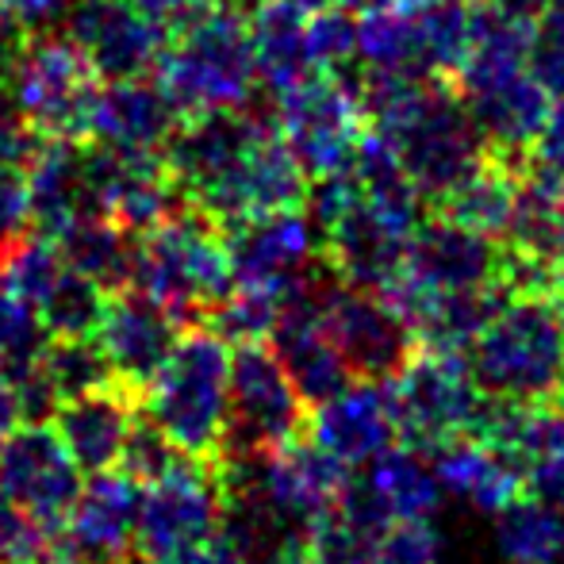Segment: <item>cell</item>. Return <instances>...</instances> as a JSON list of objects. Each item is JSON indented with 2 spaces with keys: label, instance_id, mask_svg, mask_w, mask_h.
Instances as JSON below:
<instances>
[{
  "label": "cell",
  "instance_id": "681fc988",
  "mask_svg": "<svg viewBox=\"0 0 564 564\" xmlns=\"http://www.w3.org/2000/svg\"><path fill=\"white\" fill-rule=\"evenodd\" d=\"M488 4L503 8V12L519 15V20H530V23H538V20H542V12H545V8L553 4V0H488Z\"/></svg>",
  "mask_w": 564,
  "mask_h": 564
},
{
  "label": "cell",
  "instance_id": "484cf974",
  "mask_svg": "<svg viewBox=\"0 0 564 564\" xmlns=\"http://www.w3.org/2000/svg\"><path fill=\"white\" fill-rule=\"evenodd\" d=\"M307 20L312 12L300 0H265L250 12L258 82L273 97L319 69L312 58V43H307Z\"/></svg>",
  "mask_w": 564,
  "mask_h": 564
},
{
  "label": "cell",
  "instance_id": "bcb514c9",
  "mask_svg": "<svg viewBox=\"0 0 564 564\" xmlns=\"http://www.w3.org/2000/svg\"><path fill=\"white\" fill-rule=\"evenodd\" d=\"M170 564H246V557L227 542L224 534H212L208 542H200L196 550L181 553V557L170 561Z\"/></svg>",
  "mask_w": 564,
  "mask_h": 564
},
{
  "label": "cell",
  "instance_id": "6da1fadb",
  "mask_svg": "<svg viewBox=\"0 0 564 564\" xmlns=\"http://www.w3.org/2000/svg\"><path fill=\"white\" fill-rule=\"evenodd\" d=\"M365 123L384 134L426 204H438L491 154L473 112L446 77L365 69L357 77Z\"/></svg>",
  "mask_w": 564,
  "mask_h": 564
},
{
  "label": "cell",
  "instance_id": "f546056e",
  "mask_svg": "<svg viewBox=\"0 0 564 564\" xmlns=\"http://www.w3.org/2000/svg\"><path fill=\"white\" fill-rule=\"evenodd\" d=\"M349 170H354L365 200L377 204L384 216L400 219V224L419 227L426 200H423V193L415 188V181H411L408 165L400 162V154H395V147L384 139V134H377L372 127H365L361 142H357L354 165H349Z\"/></svg>",
  "mask_w": 564,
  "mask_h": 564
},
{
  "label": "cell",
  "instance_id": "836d02e7",
  "mask_svg": "<svg viewBox=\"0 0 564 564\" xmlns=\"http://www.w3.org/2000/svg\"><path fill=\"white\" fill-rule=\"evenodd\" d=\"M43 372L58 403L69 400V395L93 392V388L116 384L112 361H108L100 338H46Z\"/></svg>",
  "mask_w": 564,
  "mask_h": 564
},
{
  "label": "cell",
  "instance_id": "7a4b0ae2",
  "mask_svg": "<svg viewBox=\"0 0 564 564\" xmlns=\"http://www.w3.org/2000/svg\"><path fill=\"white\" fill-rule=\"evenodd\" d=\"M465 361L476 384L496 400H557L564 388V319L553 296L511 292Z\"/></svg>",
  "mask_w": 564,
  "mask_h": 564
},
{
  "label": "cell",
  "instance_id": "83f0119b",
  "mask_svg": "<svg viewBox=\"0 0 564 564\" xmlns=\"http://www.w3.org/2000/svg\"><path fill=\"white\" fill-rule=\"evenodd\" d=\"M519 177H522L519 165L488 154L460 185H453L449 193L434 204V212L503 242L507 224H511L514 193H519Z\"/></svg>",
  "mask_w": 564,
  "mask_h": 564
},
{
  "label": "cell",
  "instance_id": "4316f807",
  "mask_svg": "<svg viewBox=\"0 0 564 564\" xmlns=\"http://www.w3.org/2000/svg\"><path fill=\"white\" fill-rule=\"evenodd\" d=\"M62 258L69 269L93 276L100 289L123 292L134 284V265H139V235L119 227L112 216H82L66 230L54 235Z\"/></svg>",
  "mask_w": 564,
  "mask_h": 564
},
{
  "label": "cell",
  "instance_id": "e575fe53",
  "mask_svg": "<svg viewBox=\"0 0 564 564\" xmlns=\"http://www.w3.org/2000/svg\"><path fill=\"white\" fill-rule=\"evenodd\" d=\"M284 292L276 289H253V284H235L227 292L224 304L208 315V327L224 335L230 346H246V341H269L281 319Z\"/></svg>",
  "mask_w": 564,
  "mask_h": 564
},
{
  "label": "cell",
  "instance_id": "74e56055",
  "mask_svg": "<svg viewBox=\"0 0 564 564\" xmlns=\"http://www.w3.org/2000/svg\"><path fill=\"white\" fill-rule=\"evenodd\" d=\"M46 338L51 335L39 319V307L28 304L0 273V365L43 354Z\"/></svg>",
  "mask_w": 564,
  "mask_h": 564
},
{
  "label": "cell",
  "instance_id": "7c38bea8",
  "mask_svg": "<svg viewBox=\"0 0 564 564\" xmlns=\"http://www.w3.org/2000/svg\"><path fill=\"white\" fill-rule=\"evenodd\" d=\"M0 488L35 522L66 527L85 484L54 423H28L0 446Z\"/></svg>",
  "mask_w": 564,
  "mask_h": 564
},
{
  "label": "cell",
  "instance_id": "7402d4cb",
  "mask_svg": "<svg viewBox=\"0 0 564 564\" xmlns=\"http://www.w3.org/2000/svg\"><path fill=\"white\" fill-rule=\"evenodd\" d=\"M142 484L123 468L93 473L66 519V538L89 564H119L134 550Z\"/></svg>",
  "mask_w": 564,
  "mask_h": 564
},
{
  "label": "cell",
  "instance_id": "f5cc1de1",
  "mask_svg": "<svg viewBox=\"0 0 564 564\" xmlns=\"http://www.w3.org/2000/svg\"><path fill=\"white\" fill-rule=\"evenodd\" d=\"M235 4H250V12H253V8H258V4H265V0H235Z\"/></svg>",
  "mask_w": 564,
  "mask_h": 564
},
{
  "label": "cell",
  "instance_id": "e0dca14e",
  "mask_svg": "<svg viewBox=\"0 0 564 564\" xmlns=\"http://www.w3.org/2000/svg\"><path fill=\"white\" fill-rule=\"evenodd\" d=\"M181 330H185V323L170 307H162L142 289H123L112 292V300H108L97 338L105 346L108 361H112L119 384L134 388L142 395L150 380L162 372V365L170 361Z\"/></svg>",
  "mask_w": 564,
  "mask_h": 564
},
{
  "label": "cell",
  "instance_id": "ee69618b",
  "mask_svg": "<svg viewBox=\"0 0 564 564\" xmlns=\"http://www.w3.org/2000/svg\"><path fill=\"white\" fill-rule=\"evenodd\" d=\"M69 0H0V12L12 15L28 35L39 31H58V23L66 20Z\"/></svg>",
  "mask_w": 564,
  "mask_h": 564
},
{
  "label": "cell",
  "instance_id": "816d5d0a",
  "mask_svg": "<svg viewBox=\"0 0 564 564\" xmlns=\"http://www.w3.org/2000/svg\"><path fill=\"white\" fill-rule=\"evenodd\" d=\"M553 304H557V312H561V319H564V276H561V284H557V292H553Z\"/></svg>",
  "mask_w": 564,
  "mask_h": 564
},
{
  "label": "cell",
  "instance_id": "8fae6325",
  "mask_svg": "<svg viewBox=\"0 0 564 564\" xmlns=\"http://www.w3.org/2000/svg\"><path fill=\"white\" fill-rule=\"evenodd\" d=\"M307 188H312V173L292 154L284 134L273 131L261 134L235 170L224 173L219 181H212L208 188H200L188 204H196L204 216H212L227 230L246 224V219L304 208Z\"/></svg>",
  "mask_w": 564,
  "mask_h": 564
},
{
  "label": "cell",
  "instance_id": "9c48e42d",
  "mask_svg": "<svg viewBox=\"0 0 564 564\" xmlns=\"http://www.w3.org/2000/svg\"><path fill=\"white\" fill-rule=\"evenodd\" d=\"M276 112L284 142L312 177L349 170L369 127L357 100V77H346V69H315L276 97Z\"/></svg>",
  "mask_w": 564,
  "mask_h": 564
},
{
  "label": "cell",
  "instance_id": "8992f818",
  "mask_svg": "<svg viewBox=\"0 0 564 564\" xmlns=\"http://www.w3.org/2000/svg\"><path fill=\"white\" fill-rule=\"evenodd\" d=\"M384 384L395 426H400V442L426 457L465 434H476L484 408H488V392L476 384L465 357L442 354V349L419 346L415 357Z\"/></svg>",
  "mask_w": 564,
  "mask_h": 564
},
{
  "label": "cell",
  "instance_id": "2e32d148",
  "mask_svg": "<svg viewBox=\"0 0 564 564\" xmlns=\"http://www.w3.org/2000/svg\"><path fill=\"white\" fill-rule=\"evenodd\" d=\"M246 465H250L261 496L296 534H307V527L338 503L349 480V465H341L335 453H327L307 434L273 453L246 457Z\"/></svg>",
  "mask_w": 564,
  "mask_h": 564
},
{
  "label": "cell",
  "instance_id": "d6a6232c",
  "mask_svg": "<svg viewBox=\"0 0 564 564\" xmlns=\"http://www.w3.org/2000/svg\"><path fill=\"white\" fill-rule=\"evenodd\" d=\"M108 300H112V292L100 289L93 276L66 265L58 284L39 304V319H43L51 338H97L108 312Z\"/></svg>",
  "mask_w": 564,
  "mask_h": 564
},
{
  "label": "cell",
  "instance_id": "d4e9b609",
  "mask_svg": "<svg viewBox=\"0 0 564 564\" xmlns=\"http://www.w3.org/2000/svg\"><path fill=\"white\" fill-rule=\"evenodd\" d=\"M431 460L442 488L453 491V496H465L468 503L488 514H499L503 507H511L514 499L530 491L527 473L503 449H496L484 438H473V434L431 453Z\"/></svg>",
  "mask_w": 564,
  "mask_h": 564
},
{
  "label": "cell",
  "instance_id": "ac0fdd59",
  "mask_svg": "<svg viewBox=\"0 0 564 564\" xmlns=\"http://www.w3.org/2000/svg\"><path fill=\"white\" fill-rule=\"evenodd\" d=\"M403 273L434 292L499 284V273H503V242L434 212L431 219H419V227L411 230L408 269Z\"/></svg>",
  "mask_w": 564,
  "mask_h": 564
},
{
  "label": "cell",
  "instance_id": "277c9868",
  "mask_svg": "<svg viewBox=\"0 0 564 564\" xmlns=\"http://www.w3.org/2000/svg\"><path fill=\"white\" fill-rule=\"evenodd\" d=\"M131 289L154 296L185 327L204 323L235 289L227 230L204 216L196 204L181 208L173 219L139 238V265H134Z\"/></svg>",
  "mask_w": 564,
  "mask_h": 564
},
{
  "label": "cell",
  "instance_id": "3957f363",
  "mask_svg": "<svg viewBox=\"0 0 564 564\" xmlns=\"http://www.w3.org/2000/svg\"><path fill=\"white\" fill-rule=\"evenodd\" d=\"M154 77L181 119L246 105L258 93V58H253L250 15L242 12V4L224 0L196 28L170 39Z\"/></svg>",
  "mask_w": 564,
  "mask_h": 564
},
{
  "label": "cell",
  "instance_id": "d590c367",
  "mask_svg": "<svg viewBox=\"0 0 564 564\" xmlns=\"http://www.w3.org/2000/svg\"><path fill=\"white\" fill-rule=\"evenodd\" d=\"M196 460L200 457L185 453L170 434L162 431V426L154 423V419L147 415V411H139L131 434H127L123 457H119L116 468H123L127 476H134L142 488H150V484H162V480H170V476L185 473V468L196 465Z\"/></svg>",
  "mask_w": 564,
  "mask_h": 564
},
{
  "label": "cell",
  "instance_id": "7dc6e473",
  "mask_svg": "<svg viewBox=\"0 0 564 564\" xmlns=\"http://www.w3.org/2000/svg\"><path fill=\"white\" fill-rule=\"evenodd\" d=\"M20 419H23L20 400H15L12 384H8V377L0 372V446H4L8 434H12L15 426H20Z\"/></svg>",
  "mask_w": 564,
  "mask_h": 564
},
{
  "label": "cell",
  "instance_id": "4fadbf2b",
  "mask_svg": "<svg viewBox=\"0 0 564 564\" xmlns=\"http://www.w3.org/2000/svg\"><path fill=\"white\" fill-rule=\"evenodd\" d=\"M327 330L354 380H392L415 357L419 338L384 292L341 281L327 300Z\"/></svg>",
  "mask_w": 564,
  "mask_h": 564
},
{
  "label": "cell",
  "instance_id": "f35d334b",
  "mask_svg": "<svg viewBox=\"0 0 564 564\" xmlns=\"http://www.w3.org/2000/svg\"><path fill=\"white\" fill-rule=\"evenodd\" d=\"M307 43L319 69H349L357 62V15L346 8H315L307 20Z\"/></svg>",
  "mask_w": 564,
  "mask_h": 564
},
{
  "label": "cell",
  "instance_id": "8d00e7d4",
  "mask_svg": "<svg viewBox=\"0 0 564 564\" xmlns=\"http://www.w3.org/2000/svg\"><path fill=\"white\" fill-rule=\"evenodd\" d=\"M0 273H4V281L12 284L28 304L39 307L46 292L58 284V276L66 273V258H62L58 242H54L51 235L31 230L12 250L0 253Z\"/></svg>",
  "mask_w": 564,
  "mask_h": 564
},
{
  "label": "cell",
  "instance_id": "4dcf8cb0",
  "mask_svg": "<svg viewBox=\"0 0 564 564\" xmlns=\"http://www.w3.org/2000/svg\"><path fill=\"white\" fill-rule=\"evenodd\" d=\"M496 542L511 564H564V511L527 491L496 514Z\"/></svg>",
  "mask_w": 564,
  "mask_h": 564
},
{
  "label": "cell",
  "instance_id": "44dd1931",
  "mask_svg": "<svg viewBox=\"0 0 564 564\" xmlns=\"http://www.w3.org/2000/svg\"><path fill=\"white\" fill-rule=\"evenodd\" d=\"M139 411L142 395L116 380V384L62 400L54 408L51 423L82 473H108L123 457L127 434H131Z\"/></svg>",
  "mask_w": 564,
  "mask_h": 564
},
{
  "label": "cell",
  "instance_id": "9a60e30c",
  "mask_svg": "<svg viewBox=\"0 0 564 564\" xmlns=\"http://www.w3.org/2000/svg\"><path fill=\"white\" fill-rule=\"evenodd\" d=\"M227 253L235 284L276 292L296 284L315 261L327 258L323 235L312 224L307 208L276 212V216L246 219L238 227H227Z\"/></svg>",
  "mask_w": 564,
  "mask_h": 564
},
{
  "label": "cell",
  "instance_id": "ba28073f",
  "mask_svg": "<svg viewBox=\"0 0 564 564\" xmlns=\"http://www.w3.org/2000/svg\"><path fill=\"white\" fill-rule=\"evenodd\" d=\"M4 85L15 108L46 139H89L100 74L69 35L39 31L20 46Z\"/></svg>",
  "mask_w": 564,
  "mask_h": 564
},
{
  "label": "cell",
  "instance_id": "cb8c5ba5",
  "mask_svg": "<svg viewBox=\"0 0 564 564\" xmlns=\"http://www.w3.org/2000/svg\"><path fill=\"white\" fill-rule=\"evenodd\" d=\"M23 177H28L31 219H35L39 235L54 238L74 219L93 216L82 139H46V134H39L35 150L23 162Z\"/></svg>",
  "mask_w": 564,
  "mask_h": 564
},
{
  "label": "cell",
  "instance_id": "ffe728a7",
  "mask_svg": "<svg viewBox=\"0 0 564 564\" xmlns=\"http://www.w3.org/2000/svg\"><path fill=\"white\" fill-rule=\"evenodd\" d=\"M411 230L400 219L384 216L377 204L361 200L338 219L335 227L323 235V250L327 261L338 269V276L354 289L384 292L408 269V246Z\"/></svg>",
  "mask_w": 564,
  "mask_h": 564
},
{
  "label": "cell",
  "instance_id": "1f68e13d",
  "mask_svg": "<svg viewBox=\"0 0 564 564\" xmlns=\"http://www.w3.org/2000/svg\"><path fill=\"white\" fill-rule=\"evenodd\" d=\"M369 484L384 499L392 519H431L442 503V480L434 460L411 446H392L369 465Z\"/></svg>",
  "mask_w": 564,
  "mask_h": 564
},
{
  "label": "cell",
  "instance_id": "5b68a950",
  "mask_svg": "<svg viewBox=\"0 0 564 564\" xmlns=\"http://www.w3.org/2000/svg\"><path fill=\"white\" fill-rule=\"evenodd\" d=\"M227 346L230 341L208 323H193L181 330L170 361L142 392V411L181 449L200 460H219V442H224L230 392Z\"/></svg>",
  "mask_w": 564,
  "mask_h": 564
},
{
  "label": "cell",
  "instance_id": "5bb4252c",
  "mask_svg": "<svg viewBox=\"0 0 564 564\" xmlns=\"http://www.w3.org/2000/svg\"><path fill=\"white\" fill-rule=\"evenodd\" d=\"M66 35L85 51L100 82H127V77L154 74L170 39L139 12L134 0H69Z\"/></svg>",
  "mask_w": 564,
  "mask_h": 564
},
{
  "label": "cell",
  "instance_id": "60d3db41",
  "mask_svg": "<svg viewBox=\"0 0 564 564\" xmlns=\"http://www.w3.org/2000/svg\"><path fill=\"white\" fill-rule=\"evenodd\" d=\"M438 557L442 534L431 527V519H395L380 534L372 564H438Z\"/></svg>",
  "mask_w": 564,
  "mask_h": 564
},
{
  "label": "cell",
  "instance_id": "f907efd6",
  "mask_svg": "<svg viewBox=\"0 0 564 564\" xmlns=\"http://www.w3.org/2000/svg\"><path fill=\"white\" fill-rule=\"evenodd\" d=\"M300 4L307 8V12H315V8H346V12H369V8L384 4V0H300Z\"/></svg>",
  "mask_w": 564,
  "mask_h": 564
},
{
  "label": "cell",
  "instance_id": "f6af8a7d",
  "mask_svg": "<svg viewBox=\"0 0 564 564\" xmlns=\"http://www.w3.org/2000/svg\"><path fill=\"white\" fill-rule=\"evenodd\" d=\"M530 162L545 165V170L561 173L564 177V100H553L550 116H545L542 131H538V142H534V154Z\"/></svg>",
  "mask_w": 564,
  "mask_h": 564
},
{
  "label": "cell",
  "instance_id": "f1b7e54d",
  "mask_svg": "<svg viewBox=\"0 0 564 564\" xmlns=\"http://www.w3.org/2000/svg\"><path fill=\"white\" fill-rule=\"evenodd\" d=\"M357 62L361 69H380V74L434 77L415 15L403 0H384L369 12H357Z\"/></svg>",
  "mask_w": 564,
  "mask_h": 564
},
{
  "label": "cell",
  "instance_id": "52a82bcc",
  "mask_svg": "<svg viewBox=\"0 0 564 564\" xmlns=\"http://www.w3.org/2000/svg\"><path fill=\"white\" fill-rule=\"evenodd\" d=\"M312 408L269 341H246L230 357L227 426L219 460H246L304 438Z\"/></svg>",
  "mask_w": 564,
  "mask_h": 564
},
{
  "label": "cell",
  "instance_id": "c3c4849f",
  "mask_svg": "<svg viewBox=\"0 0 564 564\" xmlns=\"http://www.w3.org/2000/svg\"><path fill=\"white\" fill-rule=\"evenodd\" d=\"M258 564H315V557H312V550H307L304 538H292V542H284L281 550L269 553V557Z\"/></svg>",
  "mask_w": 564,
  "mask_h": 564
},
{
  "label": "cell",
  "instance_id": "7bdbcfd3",
  "mask_svg": "<svg viewBox=\"0 0 564 564\" xmlns=\"http://www.w3.org/2000/svg\"><path fill=\"white\" fill-rule=\"evenodd\" d=\"M134 4H139V12L147 15L165 39H177V35H185L188 28H196L204 15L216 12L224 0H134Z\"/></svg>",
  "mask_w": 564,
  "mask_h": 564
},
{
  "label": "cell",
  "instance_id": "30bf717a",
  "mask_svg": "<svg viewBox=\"0 0 564 564\" xmlns=\"http://www.w3.org/2000/svg\"><path fill=\"white\" fill-rule=\"evenodd\" d=\"M219 522H224L219 460H196L185 473L142 488L134 553L170 564L219 534Z\"/></svg>",
  "mask_w": 564,
  "mask_h": 564
},
{
  "label": "cell",
  "instance_id": "603a6c76",
  "mask_svg": "<svg viewBox=\"0 0 564 564\" xmlns=\"http://www.w3.org/2000/svg\"><path fill=\"white\" fill-rule=\"evenodd\" d=\"M181 112L154 74L127 77V82L100 85L97 108H93L89 139L108 142L119 150H142V154H162L170 134L177 131Z\"/></svg>",
  "mask_w": 564,
  "mask_h": 564
},
{
  "label": "cell",
  "instance_id": "d6986e66",
  "mask_svg": "<svg viewBox=\"0 0 564 564\" xmlns=\"http://www.w3.org/2000/svg\"><path fill=\"white\" fill-rule=\"evenodd\" d=\"M307 438L335 453L341 465H372L380 453L400 446V426L384 380H349L338 395L315 403Z\"/></svg>",
  "mask_w": 564,
  "mask_h": 564
},
{
  "label": "cell",
  "instance_id": "b9f144b4",
  "mask_svg": "<svg viewBox=\"0 0 564 564\" xmlns=\"http://www.w3.org/2000/svg\"><path fill=\"white\" fill-rule=\"evenodd\" d=\"M31 230H35V219H31L28 177L23 170H0V253H8Z\"/></svg>",
  "mask_w": 564,
  "mask_h": 564
},
{
  "label": "cell",
  "instance_id": "ab89813d",
  "mask_svg": "<svg viewBox=\"0 0 564 564\" xmlns=\"http://www.w3.org/2000/svg\"><path fill=\"white\" fill-rule=\"evenodd\" d=\"M530 74L550 93V100H564V0H553L534 23Z\"/></svg>",
  "mask_w": 564,
  "mask_h": 564
}]
</instances>
